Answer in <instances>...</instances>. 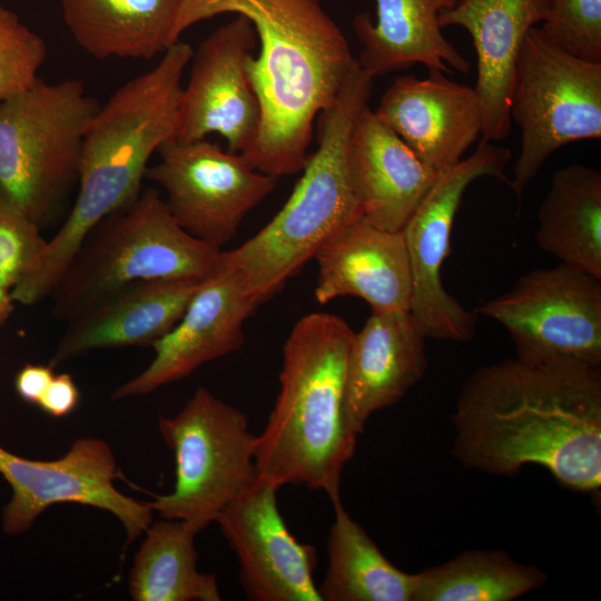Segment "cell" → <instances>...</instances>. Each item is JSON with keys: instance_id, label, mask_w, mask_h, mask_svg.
Wrapping results in <instances>:
<instances>
[{"instance_id": "1", "label": "cell", "mask_w": 601, "mask_h": 601, "mask_svg": "<svg viewBox=\"0 0 601 601\" xmlns=\"http://www.w3.org/2000/svg\"><path fill=\"white\" fill-rule=\"evenodd\" d=\"M453 455L499 476L540 465L600 499L601 365L515 355L474 372L453 415Z\"/></svg>"}, {"instance_id": "2", "label": "cell", "mask_w": 601, "mask_h": 601, "mask_svg": "<svg viewBox=\"0 0 601 601\" xmlns=\"http://www.w3.org/2000/svg\"><path fill=\"white\" fill-rule=\"evenodd\" d=\"M224 13L245 16L259 45L247 72L262 120L242 155L263 174H297L309 157L316 117L333 106L357 60L321 0H179L171 45L197 22Z\"/></svg>"}, {"instance_id": "3", "label": "cell", "mask_w": 601, "mask_h": 601, "mask_svg": "<svg viewBox=\"0 0 601 601\" xmlns=\"http://www.w3.org/2000/svg\"><path fill=\"white\" fill-rule=\"evenodd\" d=\"M353 333L339 316L311 313L296 322L284 344L279 392L255 442L257 474L278 489L304 485L329 497L339 493L357 443L343 417Z\"/></svg>"}, {"instance_id": "4", "label": "cell", "mask_w": 601, "mask_h": 601, "mask_svg": "<svg viewBox=\"0 0 601 601\" xmlns=\"http://www.w3.org/2000/svg\"><path fill=\"white\" fill-rule=\"evenodd\" d=\"M193 51L175 42L155 67L99 106L83 137L76 200L43 252L49 269L62 272L87 234L140 194L150 157L177 137L181 79Z\"/></svg>"}, {"instance_id": "5", "label": "cell", "mask_w": 601, "mask_h": 601, "mask_svg": "<svg viewBox=\"0 0 601 601\" xmlns=\"http://www.w3.org/2000/svg\"><path fill=\"white\" fill-rule=\"evenodd\" d=\"M373 78L358 66L332 107L321 114L317 149L276 216L219 260L239 272L262 304L279 292L335 233L363 217L348 173V141L359 110L367 105Z\"/></svg>"}, {"instance_id": "6", "label": "cell", "mask_w": 601, "mask_h": 601, "mask_svg": "<svg viewBox=\"0 0 601 601\" xmlns=\"http://www.w3.org/2000/svg\"><path fill=\"white\" fill-rule=\"evenodd\" d=\"M221 249L188 234L147 188L100 220L53 287L51 314L68 322L102 295L144 279H205Z\"/></svg>"}, {"instance_id": "7", "label": "cell", "mask_w": 601, "mask_h": 601, "mask_svg": "<svg viewBox=\"0 0 601 601\" xmlns=\"http://www.w3.org/2000/svg\"><path fill=\"white\" fill-rule=\"evenodd\" d=\"M99 106L78 79H38L0 101V193L41 230L78 184L83 137Z\"/></svg>"}, {"instance_id": "8", "label": "cell", "mask_w": 601, "mask_h": 601, "mask_svg": "<svg viewBox=\"0 0 601 601\" xmlns=\"http://www.w3.org/2000/svg\"><path fill=\"white\" fill-rule=\"evenodd\" d=\"M159 431L174 451L173 491L148 502L167 520L186 522L197 533L258 476L254 435L247 417L205 387H199L173 417H160Z\"/></svg>"}, {"instance_id": "9", "label": "cell", "mask_w": 601, "mask_h": 601, "mask_svg": "<svg viewBox=\"0 0 601 601\" xmlns=\"http://www.w3.org/2000/svg\"><path fill=\"white\" fill-rule=\"evenodd\" d=\"M510 112L521 148L509 185L521 196L555 150L601 138V62L577 58L531 28L515 63Z\"/></svg>"}, {"instance_id": "10", "label": "cell", "mask_w": 601, "mask_h": 601, "mask_svg": "<svg viewBox=\"0 0 601 601\" xmlns=\"http://www.w3.org/2000/svg\"><path fill=\"white\" fill-rule=\"evenodd\" d=\"M475 313L508 331L518 356L601 365V278L591 274L533 269Z\"/></svg>"}, {"instance_id": "11", "label": "cell", "mask_w": 601, "mask_h": 601, "mask_svg": "<svg viewBox=\"0 0 601 601\" xmlns=\"http://www.w3.org/2000/svg\"><path fill=\"white\" fill-rule=\"evenodd\" d=\"M509 148L480 140L473 154L440 175L403 228L411 274L414 315L427 338L469 342L477 314L467 311L442 284L441 267L451 252V231L463 195L477 178L509 184Z\"/></svg>"}, {"instance_id": "12", "label": "cell", "mask_w": 601, "mask_h": 601, "mask_svg": "<svg viewBox=\"0 0 601 601\" xmlns=\"http://www.w3.org/2000/svg\"><path fill=\"white\" fill-rule=\"evenodd\" d=\"M157 152L159 161L147 167L145 178L166 191L169 213L188 234L219 249L278 180L206 139H171Z\"/></svg>"}, {"instance_id": "13", "label": "cell", "mask_w": 601, "mask_h": 601, "mask_svg": "<svg viewBox=\"0 0 601 601\" xmlns=\"http://www.w3.org/2000/svg\"><path fill=\"white\" fill-rule=\"evenodd\" d=\"M0 474L12 490L1 513L7 535L23 534L49 506L63 502L112 513L125 528L127 545L152 521L148 502L129 497L114 485L121 474L110 446L100 439H78L55 461L24 459L0 446Z\"/></svg>"}, {"instance_id": "14", "label": "cell", "mask_w": 601, "mask_h": 601, "mask_svg": "<svg viewBox=\"0 0 601 601\" xmlns=\"http://www.w3.org/2000/svg\"><path fill=\"white\" fill-rule=\"evenodd\" d=\"M257 47L252 22L243 14L217 28L193 51L183 87L175 139L194 141L218 134L228 150L244 154L259 130L262 110L247 60Z\"/></svg>"}, {"instance_id": "15", "label": "cell", "mask_w": 601, "mask_h": 601, "mask_svg": "<svg viewBox=\"0 0 601 601\" xmlns=\"http://www.w3.org/2000/svg\"><path fill=\"white\" fill-rule=\"evenodd\" d=\"M270 482L256 480L216 522L235 553L239 581L253 601H322L314 581L317 553L287 528Z\"/></svg>"}, {"instance_id": "16", "label": "cell", "mask_w": 601, "mask_h": 601, "mask_svg": "<svg viewBox=\"0 0 601 601\" xmlns=\"http://www.w3.org/2000/svg\"><path fill=\"white\" fill-rule=\"evenodd\" d=\"M259 305L243 275L223 264L218 256L214 270L201 280L180 321L152 346L154 359L118 387L112 400L149 394L239 349L245 341L244 324Z\"/></svg>"}, {"instance_id": "17", "label": "cell", "mask_w": 601, "mask_h": 601, "mask_svg": "<svg viewBox=\"0 0 601 601\" xmlns=\"http://www.w3.org/2000/svg\"><path fill=\"white\" fill-rule=\"evenodd\" d=\"M427 70L425 78H395L374 112L439 177L481 138L482 111L474 87Z\"/></svg>"}, {"instance_id": "18", "label": "cell", "mask_w": 601, "mask_h": 601, "mask_svg": "<svg viewBox=\"0 0 601 601\" xmlns=\"http://www.w3.org/2000/svg\"><path fill=\"white\" fill-rule=\"evenodd\" d=\"M426 335L411 311L372 313L353 333L345 368L343 417L358 439L370 417L400 402L427 368Z\"/></svg>"}, {"instance_id": "19", "label": "cell", "mask_w": 601, "mask_h": 601, "mask_svg": "<svg viewBox=\"0 0 601 601\" xmlns=\"http://www.w3.org/2000/svg\"><path fill=\"white\" fill-rule=\"evenodd\" d=\"M203 279H144L116 288L66 322L49 365L91 351L154 346L180 321Z\"/></svg>"}, {"instance_id": "20", "label": "cell", "mask_w": 601, "mask_h": 601, "mask_svg": "<svg viewBox=\"0 0 601 601\" xmlns=\"http://www.w3.org/2000/svg\"><path fill=\"white\" fill-rule=\"evenodd\" d=\"M549 4L550 0H457L440 13L442 28L462 27L472 38L483 141H502L510 134L518 56L530 29L546 17Z\"/></svg>"}, {"instance_id": "21", "label": "cell", "mask_w": 601, "mask_h": 601, "mask_svg": "<svg viewBox=\"0 0 601 601\" xmlns=\"http://www.w3.org/2000/svg\"><path fill=\"white\" fill-rule=\"evenodd\" d=\"M314 259L318 304L355 296L372 313L411 311L412 274L402 231L380 228L359 217L331 236Z\"/></svg>"}, {"instance_id": "22", "label": "cell", "mask_w": 601, "mask_h": 601, "mask_svg": "<svg viewBox=\"0 0 601 601\" xmlns=\"http://www.w3.org/2000/svg\"><path fill=\"white\" fill-rule=\"evenodd\" d=\"M347 161L363 217L391 231L403 230L437 178L368 105L354 121Z\"/></svg>"}, {"instance_id": "23", "label": "cell", "mask_w": 601, "mask_h": 601, "mask_svg": "<svg viewBox=\"0 0 601 601\" xmlns=\"http://www.w3.org/2000/svg\"><path fill=\"white\" fill-rule=\"evenodd\" d=\"M376 19L359 12L353 19L362 46L359 68L373 79L422 63L450 73L470 71L469 61L445 38L440 13L457 0H374Z\"/></svg>"}, {"instance_id": "24", "label": "cell", "mask_w": 601, "mask_h": 601, "mask_svg": "<svg viewBox=\"0 0 601 601\" xmlns=\"http://www.w3.org/2000/svg\"><path fill=\"white\" fill-rule=\"evenodd\" d=\"M78 46L89 56L152 59L171 46L179 0H58Z\"/></svg>"}, {"instance_id": "25", "label": "cell", "mask_w": 601, "mask_h": 601, "mask_svg": "<svg viewBox=\"0 0 601 601\" xmlns=\"http://www.w3.org/2000/svg\"><path fill=\"white\" fill-rule=\"evenodd\" d=\"M535 240L561 264L601 278V171L558 169L538 210Z\"/></svg>"}, {"instance_id": "26", "label": "cell", "mask_w": 601, "mask_h": 601, "mask_svg": "<svg viewBox=\"0 0 601 601\" xmlns=\"http://www.w3.org/2000/svg\"><path fill=\"white\" fill-rule=\"evenodd\" d=\"M334 521L327 536V568L322 601H413L414 573L396 568L365 529L344 509L339 493L329 497Z\"/></svg>"}, {"instance_id": "27", "label": "cell", "mask_w": 601, "mask_h": 601, "mask_svg": "<svg viewBox=\"0 0 601 601\" xmlns=\"http://www.w3.org/2000/svg\"><path fill=\"white\" fill-rule=\"evenodd\" d=\"M129 575L135 601H219L216 577L197 569V532L186 522L162 520L145 531Z\"/></svg>"}, {"instance_id": "28", "label": "cell", "mask_w": 601, "mask_h": 601, "mask_svg": "<svg viewBox=\"0 0 601 601\" xmlns=\"http://www.w3.org/2000/svg\"><path fill=\"white\" fill-rule=\"evenodd\" d=\"M544 571L502 550H469L414 573L413 601H511L543 585Z\"/></svg>"}, {"instance_id": "29", "label": "cell", "mask_w": 601, "mask_h": 601, "mask_svg": "<svg viewBox=\"0 0 601 601\" xmlns=\"http://www.w3.org/2000/svg\"><path fill=\"white\" fill-rule=\"evenodd\" d=\"M46 56L43 39L0 4V101L35 83Z\"/></svg>"}, {"instance_id": "30", "label": "cell", "mask_w": 601, "mask_h": 601, "mask_svg": "<svg viewBox=\"0 0 601 601\" xmlns=\"http://www.w3.org/2000/svg\"><path fill=\"white\" fill-rule=\"evenodd\" d=\"M541 30L585 61L601 62V0H550Z\"/></svg>"}, {"instance_id": "31", "label": "cell", "mask_w": 601, "mask_h": 601, "mask_svg": "<svg viewBox=\"0 0 601 601\" xmlns=\"http://www.w3.org/2000/svg\"><path fill=\"white\" fill-rule=\"evenodd\" d=\"M16 204L0 193V285L11 292L32 270L48 240Z\"/></svg>"}, {"instance_id": "32", "label": "cell", "mask_w": 601, "mask_h": 601, "mask_svg": "<svg viewBox=\"0 0 601 601\" xmlns=\"http://www.w3.org/2000/svg\"><path fill=\"white\" fill-rule=\"evenodd\" d=\"M79 397V390L72 377L62 373L52 377L38 406L52 417H63L77 407Z\"/></svg>"}, {"instance_id": "33", "label": "cell", "mask_w": 601, "mask_h": 601, "mask_svg": "<svg viewBox=\"0 0 601 601\" xmlns=\"http://www.w3.org/2000/svg\"><path fill=\"white\" fill-rule=\"evenodd\" d=\"M53 376L50 365L26 364L16 375V392L24 402L38 405Z\"/></svg>"}, {"instance_id": "34", "label": "cell", "mask_w": 601, "mask_h": 601, "mask_svg": "<svg viewBox=\"0 0 601 601\" xmlns=\"http://www.w3.org/2000/svg\"><path fill=\"white\" fill-rule=\"evenodd\" d=\"M13 303L10 292L0 285V325H2L12 313Z\"/></svg>"}]
</instances>
